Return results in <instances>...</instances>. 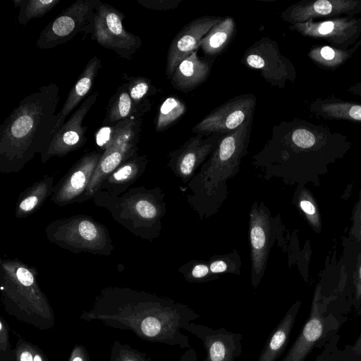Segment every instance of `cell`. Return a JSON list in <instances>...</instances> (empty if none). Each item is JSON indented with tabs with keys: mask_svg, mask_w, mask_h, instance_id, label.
<instances>
[{
	"mask_svg": "<svg viewBox=\"0 0 361 361\" xmlns=\"http://www.w3.org/2000/svg\"><path fill=\"white\" fill-rule=\"evenodd\" d=\"M286 130L275 146L254 157L264 180L279 178L286 185L319 187L329 167L352 147L347 136L324 124L295 119Z\"/></svg>",
	"mask_w": 361,
	"mask_h": 361,
	"instance_id": "6da1fadb",
	"label": "cell"
},
{
	"mask_svg": "<svg viewBox=\"0 0 361 361\" xmlns=\"http://www.w3.org/2000/svg\"><path fill=\"white\" fill-rule=\"evenodd\" d=\"M59 88L50 82L24 97L0 127V172L18 173L57 133Z\"/></svg>",
	"mask_w": 361,
	"mask_h": 361,
	"instance_id": "7a4b0ae2",
	"label": "cell"
},
{
	"mask_svg": "<svg viewBox=\"0 0 361 361\" xmlns=\"http://www.w3.org/2000/svg\"><path fill=\"white\" fill-rule=\"evenodd\" d=\"M252 118L223 134L216 147L188 183L187 202L200 219L215 215L228 196V180L240 171L250 140Z\"/></svg>",
	"mask_w": 361,
	"mask_h": 361,
	"instance_id": "3957f363",
	"label": "cell"
},
{
	"mask_svg": "<svg viewBox=\"0 0 361 361\" xmlns=\"http://www.w3.org/2000/svg\"><path fill=\"white\" fill-rule=\"evenodd\" d=\"M165 193L159 187L130 188L121 195L98 190L92 198L97 207L106 209L112 219L134 235L153 241L161 235L166 213Z\"/></svg>",
	"mask_w": 361,
	"mask_h": 361,
	"instance_id": "277c9868",
	"label": "cell"
},
{
	"mask_svg": "<svg viewBox=\"0 0 361 361\" xmlns=\"http://www.w3.org/2000/svg\"><path fill=\"white\" fill-rule=\"evenodd\" d=\"M348 312L339 286L335 291L326 294L322 283H318L309 317L281 361H305L312 350L324 346L337 334Z\"/></svg>",
	"mask_w": 361,
	"mask_h": 361,
	"instance_id": "5b68a950",
	"label": "cell"
},
{
	"mask_svg": "<svg viewBox=\"0 0 361 361\" xmlns=\"http://www.w3.org/2000/svg\"><path fill=\"white\" fill-rule=\"evenodd\" d=\"M48 240L73 253L110 256L114 245L108 228L93 217L78 214L51 221L45 228Z\"/></svg>",
	"mask_w": 361,
	"mask_h": 361,
	"instance_id": "8992f818",
	"label": "cell"
},
{
	"mask_svg": "<svg viewBox=\"0 0 361 361\" xmlns=\"http://www.w3.org/2000/svg\"><path fill=\"white\" fill-rule=\"evenodd\" d=\"M284 226L279 215L271 216L263 201H255L249 213L250 282L257 288L266 271L271 248L276 242L284 245Z\"/></svg>",
	"mask_w": 361,
	"mask_h": 361,
	"instance_id": "52a82bcc",
	"label": "cell"
},
{
	"mask_svg": "<svg viewBox=\"0 0 361 361\" xmlns=\"http://www.w3.org/2000/svg\"><path fill=\"white\" fill-rule=\"evenodd\" d=\"M37 271L17 258L0 260L1 290L5 298L23 309L49 312V307L37 281Z\"/></svg>",
	"mask_w": 361,
	"mask_h": 361,
	"instance_id": "ba28073f",
	"label": "cell"
},
{
	"mask_svg": "<svg viewBox=\"0 0 361 361\" xmlns=\"http://www.w3.org/2000/svg\"><path fill=\"white\" fill-rule=\"evenodd\" d=\"M99 0H77L51 20L41 32L36 47L49 49L63 44L80 32L92 33L94 9Z\"/></svg>",
	"mask_w": 361,
	"mask_h": 361,
	"instance_id": "9c48e42d",
	"label": "cell"
},
{
	"mask_svg": "<svg viewBox=\"0 0 361 361\" xmlns=\"http://www.w3.org/2000/svg\"><path fill=\"white\" fill-rule=\"evenodd\" d=\"M124 18L121 11L99 1L94 9L92 39L118 56L130 60L142 42L140 37L126 30Z\"/></svg>",
	"mask_w": 361,
	"mask_h": 361,
	"instance_id": "30bf717a",
	"label": "cell"
},
{
	"mask_svg": "<svg viewBox=\"0 0 361 361\" xmlns=\"http://www.w3.org/2000/svg\"><path fill=\"white\" fill-rule=\"evenodd\" d=\"M242 63L259 70L266 81L281 89L287 81L294 82L296 79L293 63L281 54L276 41L267 37L256 41L245 50Z\"/></svg>",
	"mask_w": 361,
	"mask_h": 361,
	"instance_id": "8fae6325",
	"label": "cell"
},
{
	"mask_svg": "<svg viewBox=\"0 0 361 361\" xmlns=\"http://www.w3.org/2000/svg\"><path fill=\"white\" fill-rule=\"evenodd\" d=\"M256 103L254 94L238 95L212 111L191 131L204 135L233 132L252 118Z\"/></svg>",
	"mask_w": 361,
	"mask_h": 361,
	"instance_id": "7c38bea8",
	"label": "cell"
},
{
	"mask_svg": "<svg viewBox=\"0 0 361 361\" xmlns=\"http://www.w3.org/2000/svg\"><path fill=\"white\" fill-rule=\"evenodd\" d=\"M289 29L300 35L326 41L331 46L347 49L361 38V18L342 16L324 20L290 25Z\"/></svg>",
	"mask_w": 361,
	"mask_h": 361,
	"instance_id": "4fadbf2b",
	"label": "cell"
},
{
	"mask_svg": "<svg viewBox=\"0 0 361 361\" xmlns=\"http://www.w3.org/2000/svg\"><path fill=\"white\" fill-rule=\"evenodd\" d=\"M98 96V92L89 94L57 131L49 145L40 154L43 164L54 157H63L85 145L87 127L82 126V122Z\"/></svg>",
	"mask_w": 361,
	"mask_h": 361,
	"instance_id": "5bb4252c",
	"label": "cell"
},
{
	"mask_svg": "<svg viewBox=\"0 0 361 361\" xmlns=\"http://www.w3.org/2000/svg\"><path fill=\"white\" fill-rule=\"evenodd\" d=\"M222 133L197 134L188 139L179 148L169 154L167 167L184 184H188L216 147Z\"/></svg>",
	"mask_w": 361,
	"mask_h": 361,
	"instance_id": "9a60e30c",
	"label": "cell"
},
{
	"mask_svg": "<svg viewBox=\"0 0 361 361\" xmlns=\"http://www.w3.org/2000/svg\"><path fill=\"white\" fill-rule=\"evenodd\" d=\"M102 152L83 154L55 185L51 201L59 207L75 202L84 195L96 170Z\"/></svg>",
	"mask_w": 361,
	"mask_h": 361,
	"instance_id": "2e32d148",
	"label": "cell"
},
{
	"mask_svg": "<svg viewBox=\"0 0 361 361\" xmlns=\"http://www.w3.org/2000/svg\"><path fill=\"white\" fill-rule=\"evenodd\" d=\"M361 13V0H302L289 6L281 14L290 25L309 20L355 17Z\"/></svg>",
	"mask_w": 361,
	"mask_h": 361,
	"instance_id": "e0dca14e",
	"label": "cell"
},
{
	"mask_svg": "<svg viewBox=\"0 0 361 361\" xmlns=\"http://www.w3.org/2000/svg\"><path fill=\"white\" fill-rule=\"evenodd\" d=\"M183 329L196 336L202 341L206 350L204 361H235L243 351L240 333L231 332L221 327H211L188 322Z\"/></svg>",
	"mask_w": 361,
	"mask_h": 361,
	"instance_id": "ac0fdd59",
	"label": "cell"
},
{
	"mask_svg": "<svg viewBox=\"0 0 361 361\" xmlns=\"http://www.w3.org/2000/svg\"><path fill=\"white\" fill-rule=\"evenodd\" d=\"M223 18L204 16L186 24L172 39L167 53L166 75L171 79L177 66L197 50L200 41Z\"/></svg>",
	"mask_w": 361,
	"mask_h": 361,
	"instance_id": "d6986e66",
	"label": "cell"
},
{
	"mask_svg": "<svg viewBox=\"0 0 361 361\" xmlns=\"http://www.w3.org/2000/svg\"><path fill=\"white\" fill-rule=\"evenodd\" d=\"M139 141H120L114 143L104 152L78 203L92 199L102 183L119 166L137 154Z\"/></svg>",
	"mask_w": 361,
	"mask_h": 361,
	"instance_id": "ffe728a7",
	"label": "cell"
},
{
	"mask_svg": "<svg viewBox=\"0 0 361 361\" xmlns=\"http://www.w3.org/2000/svg\"><path fill=\"white\" fill-rule=\"evenodd\" d=\"M211 65L209 61L200 58L196 50L177 66L170 79L171 85L180 92H190L207 80Z\"/></svg>",
	"mask_w": 361,
	"mask_h": 361,
	"instance_id": "44dd1931",
	"label": "cell"
},
{
	"mask_svg": "<svg viewBox=\"0 0 361 361\" xmlns=\"http://www.w3.org/2000/svg\"><path fill=\"white\" fill-rule=\"evenodd\" d=\"M147 164V155L135 154L108 176L99 190L118 196L123 194L143 174Z\"/></svg>",
	"mask_w": 361,
	"mask_h": 361,
	"instance_id": "7402d4cb",
	"label": "cell"
},
{
	"mask_svg": "<svg viewBox=\"0 0 361 361\" xmlns=\"http://www.w3.org/2000/svg\"><path fill=\"white\" fill-rule=\"evenodd\" d=\"M101 68V61L96 56L87 62L77 81L71 89L63 106L57 113V131L64 124L66 118L72 111L83 99L85 100L87 98L86 97L90 92Z\"/></svg>",
	"mask_w": 361,
	"mask_h": 361,
	"instance_id": "603a6c76",
	"label": "cell"
},
{
	"mask_svg": "<svg viewBox=\"0 0 361 361\" xmlns=\"http://www.w3.org/2000/svg\"><path fill=\"white\" fill-rule=\"evenodd\" d=\"M308 109L319 119L361 123V104L343 100L334 95L316 99L310 103Z\"/></svg>",
	"mask_w": 361,
	"mask_h": 361,
	"instance_id": "cb8c5ba5",
	"label": "cell"
},
{
	"mask_svg": "<svg viewBox=\"0 0 361 361\" xmlns=\"http://www.w3.org/2000/svg\"><path fill=\"white\" fill-rule=\"evenodd\" d=\"M301 302L297 300L285 314L267 339L257 361H276L285 350L297 318Z\"/></svg>",
	"mask_w": 361,
	"mask_h": 361,
	"instance_id": "d4e9b609",
	"label": "cell"
},
{
	"mask_svg": "<svg viewBox=\"0 0 361 361\" xmlns=\"http://www.w3.org/2000/svg\"><path fill=\"white\" fill-rule=\"evenodd\" d=\"M54 186V177L46 175L27 188L17 199L15 216L23 219L36 212L52 195Z\"/></svg>",
	"mask_w": 361,
	"mask_h": 361,
	"instance_id": "484cf974",
	"label": "cell"
},
{
	"mask_svg": "<svg viewBox=\"0 0 361 361\" xmlns=\"http://www.w3.org/2000/svg\"><path fill=\"white\" fill-rule=\"evenodd\" d=\"M142 118H127L116 123L103 126L95 134V142L104 152L119 141H139Z\"/></svg>",
	"mask_w": 361,
	"mask_h": 361,
	"instance_id": "4316f807",
	"label": "cell"
},
{
	"mask_svg": "<svg viewBox=\"0 0 361 361\" xmlns=\"http://www.w3.org/2000/svg\"><path fill=\"white\" fill-rule=\"evenodd\" d=\"M360 47L361 38L355 44L347 49L329 45L315 44L310 49L307 58L321 69L335 71L347 63Z\"/></svg>",
	"mask_w": 361,
	"mask_h": 361,
	"instance_id": "83f0119b",
	"label": "cell"
},
{
	"mask_svg": "<svg viewBox=\"0 0 361 361\" xmlns=\"http://www.w3.org/2000/svg\"><path fill=\"white\" fill-rule=\"evenodd\" d=\"M144 113L133 103L127 82L122 84L109 101L103 126H109L127 118H142Z\"/></svg>",
	"mask_w": 361,
	"mask_h": 361,
	"instance_id": "f1b7e54d",
	"label": "cell"
},
{
	"mask_svg": "<svg viewBox=\"0 0 361 361\" xmlns=\"http://www.w3.org/2000/svg\"><path fill=\"white\" fill-rule=\"evenodd\" d=\"M235 29V22L232 17L223 18L200 41L199 48L209 57L219 55L232 39Z\"/></svg>",
	"mask_w": 361,
	"mask_h": 361,
	"instance_id": "f546056e",
	"label": "cell"
},
{
	"mask_svg": "<svg viewBox=\"0 0 361 361\" xmlns=\"http://www.w3.org/2000/svg\"><path fill=\"white\" fill-rule=\"evenodd\" d=\"M292 203L302 214L312 230L317 233H320L322 229V216L312 193L305 186L297 185L293 192Z\"/></svg>",
	"mask_w": 361,
	"mask_h": 361,
	"instance_id": "4dcf8cb0",
	"label": "cell"
},
{
	"mask_svg": "<svg viewBox=\"0 0 361 361\" xmlns=\"http://www.w3.org/2000/svg\"><path fill=\"white\" fill-rule=\"evenodd\" d=\"M185 103L176 97H167L159 106L155 121V130L163 132L184 115Z\"/></svg>",
	"mask_w": 361,
	"mask_h": 361,
	"instance_id": "1f68e13d",
	"label": "cell"
},
{
	"mask_svg": "<svg viewBox=\"0 0 361 361\" xmlns=\"http://www.w3.org/2000/svg\"><path fill=\"white\" fill-rule=\"evenodd\" d=\"M61 0H13L15 7H19L18 21L21 25L41 18L56 7Z\"/></svg>",
	"mask_w": 361,
	"mask_h": 361,
	"instance_id": "d6a6232c",
	"label": "cell"
},
{
	"mask_svg": "<svg viewBox=\"0 0 361 361\" xmlns=\"http://www.w3.org/2000/svg\"><path fill=\"white\" fill-rule=\"evenodd\" d=\"M128 90L133 103L144 113L150 109L147 97L156 93L157 89L149 78L130 77L127 81Z\"/></svg>",
	"mask_w": 361,
	"mask_h": 361,
	"instance_id": "836d02e7",
	"label": "cell"
},
{
	"mask_svg": "<svg viewBox=\"0 0 361 361\" xmlns=\"http://www.w3.org/2000/svg\"><path fill=\"white\" fill-rule=\"evenodd\" d=\"M207 263L211 272L216 275L241 274L242 260L237 250H233L229 253L212 256Z\"/></svg>",
	"mask_w": 361,
	"mask_h": 361,
	"instance_id": "e575fe53",
	"label": "cell"
},
{
	"mask_svg": "<svg viewBox=\"0 0 361 361\" xmlns=\"http://www.w3.org/2000/svg\"><path fill=\"white\" fill-rule=\"evenodd\" d=\"M357 314L361 315V308ZM338 340V335H335L324 345V352L334 355L333 360L335 361H361V331L353 344L345 345L341 350L336 346Z\"/></svg>",
	"mask_w": 361,
	"mask_h": 361,
	"instance_id": "d590c367",
	"label": "cell"
},
{
	"mask_svg": "<svg viewBox=\"0 0 361 361\" xmlns=\"http://www.w3.org/2000/svg\"><path fill=\"white\" fill-rule=\"evenodd\" d=\"M185 281L189 283H204L219 279V276L211 272L207 262L191 260L178 268Z\"/></svg>",
	"mask_w": 361,
	"mask_h": 361,
	"instance_id": "8d00e7d4",
	"label": "cell"
},
{
	"mask_svg": "<svg viewBox=\"0 0 361 361\" xmlns=\"http://www.w3.org/2000/svg\"><path fill=\"white\" fill-rule=\"evenodd\" d=\"M348 286L351 306L357 312L361 308V247L356 256L351 275L348 277Z\"/></svg>",
	"mask_w": 361,
	"mask_h": 361,
	"instance_id": "74e56055",
	"label": "cell"
},
{
	"mask_svg": "<svg viewBox=\"0 0 361 361\" xmlns=\"http://www.w3.org/2000/svg\"><path fill=\"white\" fill-rule=\"evenodd\" d=\"M352 224L348 233V240L351 245L355 247H361V187L359 192L358 200L355 204L353 216Z\"/></svg>",
	"mask_w": 361,
	"mask_h": 361,
	"instance_id": "f35d334b",
	"label": "cell"
},
{
	"mask_svg": "<svg viewBox=\"0 0 361 361\" xmlns=\"http://www.w3.org/2000/svg\"><path fill=\"white\" fill-rule=\"evenodd\" d=\"M182 0H137L142 6L158 11H166L177 8Z\"/></svg>",
	"mask_w": 361,
	"mask_h": 361,
	"instance_id": "ab89813d",
	"label": "cell"
},
{
	"mask_svg": "<svg viewBox=\"0 0 361 361\" xmlns=\"http://www.w3.org/2000/svg\"><path fill=\"white\" fill-rule=\"evenodd\" d=\"M347 92L353 95L361 97V81L350 86L347 89Z\"/></svg>",
	"mask_w": 361,
	"mask_h": 361,
	"instance_id": "60d3db41",
	"label": "cell"
},
{
	"mask_svg": "<svg viewBox=\"0 0 361 361\" xmlns=\"http://www.w3.org/2000/svg\"><path fill=\"white\" fill-rule=\"evenodd\" d=\"M20 361H34V358L30 351L24 350L20 355Z\"/></svg>",
	"mask_w": 361,
	"mask_h": 361,
	"instance_id": "b9f144b4",
	"label": "cell"
},
{
	"mask_svg": "<svg viewBox=\"0 0 361 361\" xmlns=\"http://www.w3.org/2000/svg\"><path fill=\"white\" fill-rule=\"evenodd\" d=\"M126 361H149V359L145 355L138 354L137 356H134L133 360H127Z\"/></svg>",
	"mask_w": 361,
	"mask_h": 361,
	"instance_id": "7bdbcfd3",
	"label": "cell"
},
{
	"mask_svg": "<svg viewBox=\"0 0 361 361\" xmlns=\"http://www.w3.org/2000/svg\"><path fill=\"white\" fill-rule=\"evenodd\" d=\"M71 361H84L82 357L80 356L79 355H75L74 357H72V359Z\"/></svg>",
	"mask_w": 361,
	"mask_h": 361,
	"instance_id": "ee69618b",
	"label": "cell"
},
{
	"mask_svg": "<svg viewBox=\"0 0 361 361\" xmlns=\"http://www.w3.org/2000/svg\"><path fill=\"white\" fill-rule=\"evenodd\" d=\"M34 361H42V357L39 355L36 354L34 357Z\"/></svg>",
	"mask_w": 361,
	"mask_h": 361,
	"instance_id": "f6af8a7d",
	"label": "cell"
}]
</instances>
